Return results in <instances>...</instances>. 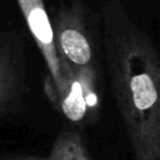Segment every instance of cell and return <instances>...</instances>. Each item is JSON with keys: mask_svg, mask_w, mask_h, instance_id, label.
<instances>
[{"mask_svg": "<svg viewBox=\"0 0 160 160\" xmlns=\"http://www.w3.org/2000/svg\"><path fill=\"white\" fill-rule=\"evenodd\" d=\"M101 44L134 160H160V59L122 0H104Z\"/></svg>", "mask_w": 160, "mask_h": 160, "instance_id": "cell-1", "label": "cell"}, {"mask_svg": "<svg viewBox=\"0 0 160 160\" xmlns=\"http://www.w3.org/2000/svg\"><path fill=\"white\" fill-rule=\"evenodd\" d=\"M51 22L59 61L76 69H96L99 51L98 20L85 0L61 4Z\"/></svg>", "mask_w": 160, "mask_h": 160, "instance_id": "cell-2", "label": "cell"}, {"mask_svg": "<svg viewBox=\"0 0 160 160\" xmlns=\"http://www.w3.org/2000/svg\"><path fill=\"white\" fill-rule=\"evenodd\" d=\"M61 84L48 95L54 106L74 124H90L99 119L101 98L99 70L76 69L59 61Z\"/></svg>", "mask_w": 160, "mask_h": 160, "instance_id": "cell-3", "label": "cell"}, {"mask_svg": "<svg viewBox=\"0 0 160 160\" xmlns=\"http://www.w3.org/2000/svg\"><path fill=\"white\" fill-rule=\"evenodd\" d=\"M28 29L48 66L44 89L46 96L56 91L61 84L58 54L54 46L51 22L42 0H16Z\"/></svg>", "mask_w": 160, "mask_h": 160, "instance_id": "cell-4", "label": "cell"}, {"mask_svg": "<svg viewBox=\"0 0 160 160\" xmlns=\"http://www.w3.org/2000/svg\"><path fill=\"white\" fill-rule=\"evenodd\" d=\"M22 50L21 35L15 31L0 32V116L19 96Z\"/></svg>", "mask_w": 160, "mask_h": 160, "instance_id": "cell-5", "label": "cell"}, {"mask_svg": "<svg viewBox=\"0 0 160 160\" xmlns=\"http://www.w3.org/2000/svg\"><path fill=\"white\" fill-rule=\"evenodd\" d=\"M0 160H91L84 141L78 131H61L55 139L50 152L46 156L36 155H5Z\"/></svg>", "mask_w": 160, "mask_h": 160, "instance_id": "cell-6", "label": "cell"}]
</instances>
